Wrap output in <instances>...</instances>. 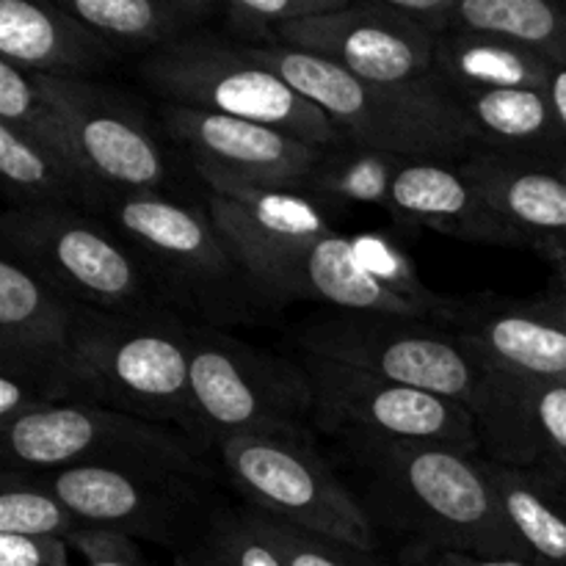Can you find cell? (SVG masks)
<instances>
[{"label":"cell","mask_w":566,"mask_h":566,"mask_svg":"<svg viewBox=\"0 0 566 566\" xmlns=\"http://www.w3.org/2000/svg\"><path fill=\"white\" fill-rule=\"evenodd\" d=\"M158 119L166 136L186 149L208 188L296 193L324 153L274 127L182 105L160 103Z\"/></svg>","instance_id":"obj_15"},{"label":"cell","mask_w":566,"mask_h":566,"mask_svg":"<svg viewBox=\"0 0 566 566\" xmlns=\"http://www.w3.org/2000/svg\"><path fill=\"white\" fill-rule=\"evenodd\" d=\"M219 453L249 509L376 553L368 509L343 484L310 437L243 434L227 440Z\"/></svg>","instance_id":"obj_11"},{"label":"cell","mask_w":566,"mask_h":566,"mask_svg":"<svg viewBox=\"0 0 566 566\" xmlns=\"http://www.w3.org/2000/svg\"><path fill=\"white\" fill-rule=\"evenodd\" d=\"M105 221L136 249L169 302L197 324L227 329L265 315L241 258L208 208L164 191L111 193Z\"/></svg>","instance_id":"obj_4"},{"label":"cell","mask_w":566,"mask_h":566,"mask_svg":"<svg viewBox=\"0 0 566 566\" xmlns=\"http://www.w3.org/2000/svg\"><path fill=\"white\" fill-rule=\"evenodd\" d=\"M437 324L448 326L484 370L512 379L566 381V285L536 298H451Z\"/></svg>","instance_id":"obj_16"},{"label":"cell","mask_w":566,"mask_h":566,"mask_svg":"<svg viewBox=\"0 0 566 566\" xmlns=\"http://www.w3.org/2000/svg\"><path fill=\"white\" fill-rule=\"evenodd\" d=\"M83 566H130V564H83Z\"/></svg>","instance_id":"obj_42"},{"label":"cell","mask_w":566,"mask_h":566,"mask_svg":"<svg viewBox=\"0 0 566 566\" xmlns=\"http://www.w3.org/2000/svg\"><path fill=\"white\" fill-rule=\"evenodd\" d=\"M70 553L61 539L0 534V566H75Z\"/></svg>","instance_id":"obj_37"},{"label":"cell","mask_w":566,"mask_h":566,"mask_svg":"<svg viewBox=\"0 0 566 566\" xmlns=\"http://www.w3.org/2000/svg\"><path fill=\"white\" fill-rule=\"evenodd\" d=\"M177 566H210V564L205 562L202 553L191 545V547H186L182 553H177Z\"/></svg>","instance_id":"obj_41"},{"label":"cell","mask_w":566,"mask_h":566,"mask_svg":"<svg viewBox=\"0 0 566 566\" xmlns=\"http://www.w3.org/2000/svg\"><path fill=\"white\" fill-rule=\"evenodd\" d=\"M86 520L77 517L42 479L33 473L3 470L0 475V534L44 536L70 545Z\"/></svg>","instance_id":"obj_31"},{"label":"cell","mask_w":566,"mask_h":566,"mask_svg":"<svg viewBox=\"0 0 566 566\" xmlns=\"http://www.w3.org/2000/svg\"><path fill=\"white\" fill-rule=\"evenodd\" d=\"M434 42L396 20L381 0H354L348 9L296 22L280 33V48L324 59L374 83L426 81Z\"/></svg>","instance_id":"obj_18"},{"label":"cell","mask_w":566,"mask_h":566,"mask_svg":"<svg viewBox=\"0 0 566 566\" xmlns=\"http://www.w3.org/2000/svg\"><path fill=\"white\" fill-rule=\"evenodd\" d=\"M0 177L6 208H75L103 213L108 191L48 149L0 125Z\"/></svg>","instance_id":"obj_27"},{"label":"cell","mask_w":566,"mask_h":566,"mask_svg":"<svg viewBox=\"0 0 566 566\" xmlns=\"http://www.w3.org/2000/svg\"><path fill=\"white\" fill-rule=\"evenodd\" d=\"M547 94L553 99V108H556L558 122H562V130L566 136V64H553L551 77H547Z\"/></svg>","instance_id":"obj_40"},{"label":"cell","mask_w":566,"mask_h":566,"mask_svg":"<svg viewBox=\"0 0 566 566\" xmlns=\"http://www.w3.org/2000/svg\"><path fill=\"white\" fill-rule=\"evenodd\" d=\"M415 566H539L531 562H512V558H479L464 553H431V556H415Z\"/></svg>","instance_id":"obj_39"},{"label":"cell","mask_w":566,"mask_h":566,"mask_svg":"<svg viewBox=\"0 0 566 566\" xmlns=\"http://www.w3.org/2000/svg\"><path fill=\"white\" fill-rule=\"evenodd\" d=\"M403 164L407 160L398 155L343 142L321 153L318 164L307 171L296 193L324 210L352 208V205H376L387 210L392 180Z\"/></svg>","instance_id":"obj_28"},{"label":"cell","mask_w":566,"mask_h":566,"mask_svg":"<svg viewBox=\"0 0 566 566\" xmlns=\"http://www.w3.org/2000/svg\"><path fill=\"white\" fill-rule=\"evenodd\" d=\"M368 475L376 512L412 545V556L464 553L531 562L506 523L484 457L442 446L346 442Z\"/></svg>","instance_id":"obj_2"},{"label":"cell","mask_w":566,"mask_h":566,"mask_svg":"<svg viewBox=\"0 0 566 566\" xmlns=\"http://www.w3.org/2000/svg\"><path fill=\"white\" fill-rule=\"evenodd\" d=\"M0 249V258L25 265L83 307L116 315L177 310L136 249L88 210L6 208Z\"/></svg>","instance_id":"obj_6"},{"label":"cell","mask_w":566,"mask_h":566,"mask_svg":"<svg viewBox=\"0 0 566 566\" xmlns=\"http://www.w3.org/2000/svg\"><path fill=\"white\" fill-rule=\"evenodd\" d=\"M453 31L497 33L566 64V0H459Z\"/></svg>","instance_id":"obj_29"},{"label":"cell","mask_w":566,"mask_h":566,"mask_svg":"<svg viewBox=\"0 0 566 566\" xmlns=\"http://www.w3.org/2000/svg\"><path fill=\"white\" fill-rule=\"evenodd\" d=\"M459 169L566 285V175L486 153L470 155Z\"/></svg>","instance_id":"obj_22"},{"label":"cell","mask_w":566,"mask_h":566,"mask_svg":"<svg viewBox=\"0 0 566 566\" xmlns=\"http://www.w3.org/2000/svg\"><path fill=\"white\" fill-rule=\"evenodd\" d=\"M385 11L431 39L453 33L459 0H381Z\"/></svg>","instance_id":"obj_36"},{"label":"cell","mask_w":566,"mask_h":566,"mask_svg":"<svg viewBox=\"0 0 566 566\" xmlns=\"http://www.w3.org/2000/svg\"><path fill=\"white\" fill-rule=\"evenodd\" d=\"M92 525L182 553L199 539L213 509H205L202 479L164 470L75 468L33 473Z\"/></svg>","instance_id":"obj_13"},{"label":"cell","mask_w":566,"mask_h":566,"mask_svg":"<svg viewBox=\"0 0 566 566\" xmlns=\"http://www.w3.org/2000/svg\"><path fill=\"white\" fill-rule=\"evenodd\" d=\"M473 418L486 459L539 468L566 481V381L512 379L486 370Z\"/></svg>","instance_id":"obj_19"},{"label":"cell","mask_w":566,"mask_h":566,"mask_svg":"<svg viewBox=\"0 0 566 566\" xmlns=\"http://www.w3.org/2000/svg\"><path fill=\"white\" fill-rule=\"evenodd\" d=\"M501 512L534 564L566 566V481L539 468H512L484 457Z\"/></svg>","instance_id":"obj_26"},{"label":"cell","mask_w":566,"mask_h":566,"mask_svg":"<svg viewBox=\"0 0 566 566\" xmlns=\"http://www.w3.org/2000/svg\"><path fill=\"white\" fill-rule=\"evenodd\" d=\"M243 514L252 528L274 547L285 566H385L376 558V553L313 534V531H304L285 520L258 512V509H243Z\"/></svg>","instance_id":"obj_33"},{"label":"cell","mask_w":566,"mask_h":566,"mask_svg":"<svg viewBox=\"0 0 566 566\" xmlns=\"http://www.w3.org/2000/svg\"><path fill=\"white\" fill-rule=\"evenodd\" d=\"M302 365L313 381L315 423L335 431L343 442L481 451L473 412L459 403L310 354H304Z\"/></svg>","instance_id":"obj_12"},{"label":"cell","mask_w":566,"mask_h":566,"mask_svg":"<svg viewBox=\"0 0 566 566\" xmlns=\"http://www.w3.org/2000/svg\"><path fill=\"white\" fill-rule=\"evenodd\" d=\"M387 213L398 224L426 227L475 247L528 249L512 221L503 219L462 175L459 166L407 160L390 188Z\"/></svg>","instance_id":"obj_20"},{"label":"cell","mask_w":566,"mask_h":566,"mask_svg":"<svg viewBox=\"0 0 566 566\" xmlns=\"http://www.w3.org/2000/svg\"><path fill=\"white\" fill-rule=\"evenodd\" d=\"M241 50L318 105L337 133L357 147L451 166L479 153L464 114L429 77L415 83H374L298 50Z\"/></svg>","instance_id":"obj_3"},{"label":"cell","mask_w":566,"mask_h":566,"mask_svg":"<svg viewBox=\"0 0 566 566\" xmlns=\"http://www.w3.org/2000/svg\"><path fill=\"white\" fill-rule=\"evenodd\" d=\"M70 127L88 175L111 193L164 191L169 166L147 111L103 81L33 75Z\"/></svg>","instance_id":"obj_14"},{"label":"cell","mask_w":566,"mask_h":566,"mask_svg":"<svg viewBox=\"0 0 566 566\" xmlns=\"http://www.w3.org/2000/svg\"><path fill=\"white\" fill-rule=\"evenodd\" d=\"M138 77L160 103L274 127L321 149L346 142L318 105L210 31L144 55Z\"/></svg>","instance_id":"obj_8"},{"label":"cell","mask_w":566,"mask_h":566,"mask_svg":"<svg viewBox=\"0 0 566 566\" xmlns=\"http://www.w3.org/2000/svg\"><path fill=\"white\" fill-rule=\"evenodd\" d=\"M86 307L25 265L0 258V370L31 381L50 403H70V368Z\"/></svg>","instance_id":"obj_17"},{"label":"cell","mask_w":566,"mask_h":566,"mask_svg":"<svg viewBox=\"0 0 566 566\" xmlns=\"http://www.w3.org/2000/svg\"><path fill=\"white\" fill-rule=\"evenodd\" d=\"M193 547L210 566H285L274 547L252 528L247 514L230 509H213Z\"/></svg>","instance_id":"obj_34"},{"label":"cell","mask_w":566,"mask_h":566,"mask_svg":"<svg viewBox=\"0 0 566 566\" xmlns=\"http://www.w3.org/2000/svg\"><path fill=\"white\" fill-rule=\"evenodd\" d=\"M0 462L14 473L116 468L205 479L199 448L180 429L81 401L0 426Z\"/></svg>","instance_id":"obj_9"},{"label":"cell","mask_w":566,"mask_h":566,"mask_svg":"<svg viewBox=\"0 0 566 566\" xmlns=\"http://www.w3.org/2000/svg\"><path fill=\"white\" fill-rule=\"evenodd\" d=\"M72 553H81L86 564H130L147 566L138 539L122 534V531L103 528V525L86 523V528L70 542Z\"/></svg>","instance_id":"obj_35"},{"label":"cell","mask_w":566,"mask_h":566,"mask_svg":"<svg viewBox=\"0 0 566 566\" xmlns=\"http://www.w3.org/2000/svg\"><path fill=\"white\" fill-rule=\"evenodd\" d=\"M479 153L566 175V136L547 86L501 88L459 99Z\"/></svg>","instance_id":"obj_23"},{"label":"cell","mask_w":566,"mask_h":566,"mask_svg":"<svg viewBox=\"0 0 566 566\" xmlns=\"http://www.w3.org/2000/svg\"><path fill=\"white\" fill-rule=\"evenodd\" d=\"M551 61L536 50L484 31H453L434 42L429 81L453 105L501 88H542Z\"/></svg>","instance_id":"obj_24"},{"label":"cell","mask_w":566,"mask_h":566,"mask_svg":"<svg viewBox=\"0 0 566 566\" xmlns=\"http://www.w3.org/2000/svg\"><path fill=\"white\" fill-rule=\"evenodd\" d=\"M315 392L304 365L193 324L188 440L221 448L232 437H310Z\"/></svg>","instance_id":"obj_7"},{"label":"cell","mask_w":566,"mask_h":566,"mask_svg":"<svg viewBox=\"0 0 566 566\" xmlns=\"http://www.w3.org/2000/svg\"><path fill=\"white\" fill-rule=\"evenodd\" d=\"M44 409H50V403L39 396L31 381L0 370V426H9L28 415L44 412Z\"/></svg>","instance_id":"obj_38"},{"label":"cell","mask_w":566,"mask_h":566,"mask_svg":"<svg viewBox=\"0 0 566 566\" xmlns=\"http://www.w3.org/2000/svg\"><path fill=\"white\" fill-rule=\"evenodd\" d=\"M193 324L180 310L116 315L86 307L70 368V403H99L188 437Z\"/></svg>","instance_id":"obj_5"},{"label":"cell","mask_w":566,"mask_h":566,"mask_svg":"<svg viewBox=\"0 0 566 566\" xmlns=\"http://www.w3.org/2000/svg\"><path fill=\"white\" fill-rule=\"evenodd\" d=\"M0 125L11 127L17 136L28 138L36 147L48 149L55 158L66 160L70 166L81 169L83 175H88L66 122L48 103V97L39 92L33 75L9 64V61H0Z\"/></svg>","instance_id":"obj_30"},{"label":"cell","mask_w":566,"mask_h":566,"mask_svg":"<svg viewBox=\"0 0 566 566\" xmlns=\"http://www.w3.org/2000/svg\"><path fill=\"white\" fill-rule=\"evenodd\" d=\"M354 0H230L221 6V25L241 48H280V33L296 22L335 14Z\"/></svg>","instance_id":"obj_32"},{"label":"cell","mask_w":566,"mask_h":566,"mask_svg":"<svg viewBox=\"0 0 566 566\" xmlns=\"http://www.w3.org/2000/svg\"><path fill=\"white\" fill-rule=\"evenodd\" d=\"M0 61L20 66L28 75L97 81L119 61V53L61 3L3 0Z\"/></svg>","instance_id":"obj_21"},{"label":"cell","mask_w":566,"mask_h":566,"mask_svg":"<svg viewBox=\"0 0 566 566\" xmlns=\"http://www.w3.org/2000/svg\"><path fill=\"white\" fill-rule=\"evenodd\" d=\"M205 208L269 310L315 302L337 313L434 321L423 304L385 285L365 263L359 241L340 235L332 216L307 197L208 188Z\"/></svg>","instance_id":"obj_1"},{"label":"cell","mask_w":566,"mask_h":566,"mask_svg":"<svg viewBox=\"0 0 566 566\" xmlns=\"http://www.w3.org/2000/svg\"><path fill=\"white\" fill-rule=\"evenodd\" d=\"M304 354L396 385L426 390L473 412L486 385L484 365L448 326L429 318L337 313L298 332Z\"/></svg>","instance_id":"obj_10"},{"label":"cell","mask_w":566,"mask_h":566,"mask_svg":"<svg viewBox=\"0 0 566 566\" xmlns=\"http://www.w3.org/2000/svg\"><path fill=\"white\" fill-rule=\"evenodd\" d=\"M72 17L119 55H149L205 31L221 14L216 0H66Z\"/></svg>","instance_id":"obj_25"}]
</instances>
